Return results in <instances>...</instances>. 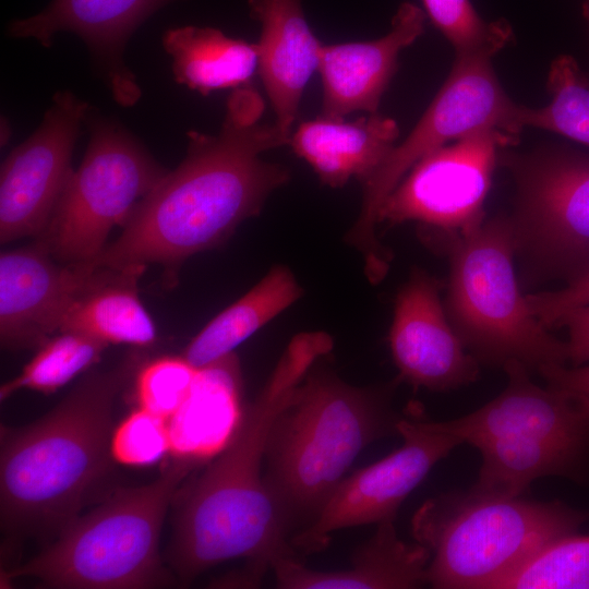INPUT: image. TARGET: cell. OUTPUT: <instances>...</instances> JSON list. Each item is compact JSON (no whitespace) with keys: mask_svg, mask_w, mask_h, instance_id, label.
I'll return each mask as SVG.
<instances>
[{"mask_svg":"<svg viewBox=\"0 0 589 589\" xmlns=\"http://www.w3.org/2000/svg\"><path fill=\"white\" fill-rule=\"evenodd\" d=\"M70 91L57 92L36 131L4 159L0 173V241L41 235L70 177L80 125L89 111Z\"/></svg>","mask_w":589,"mask_h":589,"instance_id":"obj_14","label":"cell"},{"mask_svg":"<svg viewBox=\"0 0 589 589\" xmlns=\"http://www.w3.org/2000/svg\"><path fill=\"white\" fill-rule=\"evenodd\" d=\"M432 24L455 49L456 57L495 56L514 33L506 20L485 21L471 0H422Z\"/></svg>","mask_w":589,"mask_h":589,"instance_id":"obj_28","label":"cell"},{"mask_svg":"<svg viewBox=\"0 0 589 589\" xmlns=\"http://www.w3.org/2000/svg\"><path fill=\"white\" fill-rule=\"evenodd\" d=\"M333 348L324 332L297 335L266 384L244 409L228 447L209 461L181 500L175 521L170 564L183 584L206 569L247 558L252 578L285 556H297L290 532L264 480L272 425L312 366Z\"/></svg>","mask_w":589,"mask_h":589,"instance_id":"obj_2","label":"cell"},{"mask_svg":"<svg viewBox=\"0 0 589 589\" xmlns=\"http://www.w3.org/2000/svg\"><path fill=\"white\" fill-rule=\"evenodd\" d=\"M484 129L421 158L383 202L377 224L414 221L441 247L474 232L484 223V202L500 154L518 142Z\"/></svg>","mask_w":589,"mask_h":589,"instance_id":"obj_12","label":"cell"},{"mask_svg":"<svg viewBox=\"0 0 589 589\" xmlns=\"http://www.w3.org/2000/svg\"><path fill=\"white\" fill-rule=\"evenodd\" d=\"M197 368L182 357H159L145 363L135 378L137 406L169 419L184 401Z\"/></svg>","mask_w":589,"mask_h":589,"instance_id":"obj_29","label":"cell"},{"mask_svg":"<svg viewBox=\"0 0 589 589\" xmlns=\"http://www.w3.org/2000/svg\"><path fill=\"white\" fill-rule=\"evenodd\" d=\"M398 137L397 122L377 112L354 121L320 115L300 123L291 132L288 145L323 184L341 188L352 178L361 183L369 179Z\"/></svg>","mask_w":589,"mask_h":589,"instance_id":"obj_21","label":"cell"},{"mask_svg":"<svg viewBox=\"0 0 589 589\" xmlns=\"http://www.w3.org/2000/svg\"><path fill=\"white\" fill-rule=\"evenodd\" d=\"M107 346L79 332H59L38 347L36 354L17 376L2 384L1 401L21 389L46 395L57 392L98 362Z\"/></svg>","mask_w":589,"mask_h":589,"instance_id":"obj_26","label":"cell"},{"mask_svg":"<svg viewBox=\"0 0 589 589\" xmlns=\"http://www.w3.org/2000/svg\"><path fill=\"white\" fill-rule=\"evenodd\" d=\"M581 12H582L584 17L588 22V27H589V0L584 1L582 7H581ZM587 74L589 77V73Z\"/></svg>","mask_w":589,"mask_h":589,"instance_id":"obj_34","label":"cell"},{"mask_svg":"<svg viewBox=\"0 0 589 589\" xmlns=\"http://www.w3.org/2000/svg\"><path fill=\"white\" fill-rule=\"evenodd\" d=\"M171 462L153 482L116 491L77 516L37 556L8 576L32 577L47 588L139 589L169 582L158 543L180 483L200 466Z\"/></svg>","mask_w":589,"mask_h":589,"instance_id":"obj_7","label":"cell"},{"mask_svg":"<svg viewBox=\"0 0 589 589\" xmlns=\"http://www.w3.org/2000/svg\"><path fill=\"white\" fill-rule=\"evenodd\" d=\"M449 261L445 309L466 349L490 366L517 361L530 372L566 364V341L550 333L522 294L514 261L509 216H497L471 235L442 247Z\"/></svg>","mask_w":589,"mask_h":589,"instance_id":"obj_8","label":"cell"},{"mask_svg":"<svg viewBox=\"0 0 589 589\" xmlns=\"http://www.w3.org/2000/svg\"><path fill=\"white\" fill-rule=\"evenodd\" d=\"M161 41L172 58L177 83L204 96L244 86L259 70L256 43L228 37L217 28H171Z\"/></svg>","mask_w":589,"mask_h":589,"instance_id":"obj_23","label":"cell"},{"mask_svg":"<svg viewBox=\"0 0 589 589\" xmlns=\"http://www.w3.org/2000/svg\"><path fill=\"white\" fill-rule=\"evenodd\" d=\"M301 293L288 267H273L244 296L211 320L189 342L183 357L201 368L232 353L241 342L293 304Z\"/></svg>","mask_w":589,"mask_h":589,"instance_id":"obj_24","label":"cell"},{"mask_svg":"<svg viewBox=\"0 0 589 589\" xmlns=\"http://www.w3.org/2000/svg\"><path fill=\"white\" fill-rule=\"evenodd\" d=\"M144 271H122L79 299L65 315L60 332L74 330L108 344L147 347L156 340V327L137 294Z\"/></svg>","mask_w":589,"mask_h":589,"instance_id":"obj_25","label":"cell"},{"mask_svg":"<svg viewBox=\"0 0 589 589\" xmlns=\"http://www.w3.org/2000/svg\"><path fill=\"white\" fill-rule=\"evenodd\" d=\"M89 142L73 171L39 243L61 263L93 261L117 225L167 175L118 122L89 109Z\"/></svg>","mask_w":589,"mask_h":589,"instance_id":"obj_11","label":"cell"},{"mask_svg":"<svg viewBox=\"0 0 589 589\" xmlns=\"http://www.w3.org/2000/svg\"><path fill=\"white\" fill-rule=\"evenodd\" d=\"M555 327L568 330V361L573 366L589 362V304L576 308L564 314Z\"/></svg>","mask_w":589,"mask_h":589,"instance_id":"obj_32","label":"cell"},{"mask_svg":"<svg viewBox=\"0 0 589 589\" xmlns=\"http://www.w3.org/2000/svg\"><path fill=\"white\" fill-rule=\"evenodd\" d=\"M440 286L433 276L416 269L397 293L388 335L400 378L432 392L471 384L480 373V363L448 318Z\"/></svg>","mask_w":589,"mask_h":589,"instance_id":"obj_16","label":"cell"},{"mask_svg":"<svg viewBox=\"0 0 589 589\" xmlns=\"http://www.w3.org/2000/svg\"><path fill=\"white\" fill-rule=\"evenodd\" d=\"M127 359L86 376L50 412L2 436L0 509L11 533H58L108 472L115 399L134 368Z\"/></svg>","mask_w":589,"mask_h":589,"instance_id":"obj_3","label":"cell"},{"mask_svg":"<svg viewBox=\"0 0 589 589\" xmlns=\"http://www.w3.org/2000/svg\"><path fill=\"white\" fill-rule=\"evenodd\" d=\"M490 57H455L444 84L407 137L363 183L358 218L347 235L364 259L371 281L381 280L390 256L376 237L378 211L406 173L428 154L477 131L498 129L519 137L522 106L503 89Z\"/></svg>","mask_w":589,"mask_h":589,"instance_id":"obj_9","label":"cell"},{"mask_svg":"<svg viewBox=\"0 0 589 589\" xmlns=\"http://www.w3.org/2000/svg\"><path fill=\"white\" fill-rule=\"evenodd\" d=\"M39 243L0 256V338L11 349L40 347L74 303L121 274L93 264H58Z\"/></svg>","mask_w":589,"mask_h":589,"instance_id":"obj_15","label":"cell"},{"mask_svg":"<svg viewBox=\"0 0 589 589\" xmlns=\"http://www.w3.org/2000/svg\"><path fill=\"white\" fill-rule=\"evenodd\" d=\"M241 386L233 352L197 368L188 396L167 419L171 458L202 466L228 447L244 414Z\"/></svg>","mask_w":589,"mask_h":589,"instance_id":"obj_20","label":"cell"},{"mask_svg":"<svg viewBox=\"0 0 589 589\" xmlns=\"http://www.w3.org/2000/svg\"><path fill=\"white\" fill-rule=\"evenodd\" d=\"M538 373L549 386L576 393L589 400V364L577 366L546 365L541 368Z\"/></svg>","mask_w":589,"mask_h":589,"instance_id":"obj_33","label":"cell"},{"mask_svg":"<svg viewBox=\"0 0 589 589\" xmlns=\"http://www.w3.org/2000/svg\"><path fill=\"white\" fill-rule=\"evenodd\" d=\"M500 164L515 183L516 255L546 279L567 284L589 273V153L565 143L504 148Z\"/></svg>","mask_w":589,"mask_h":589,"instance_id":"obj_10","label":"cell"},{"mask_svg":"<svg viewBox=\"0 0 589 589\" xmlns=\"http://www.w3.org/2000/svg\"><path fill=\"white\" fill-rule=\"evenodd\" d=\"M503 370L505 388L464 417L433 426L476 447L482 457L474 489L525 495L532 482L562 477L589 481V400L561 388L541 387L517 361Z\"/></svg>","mask_w":589,"mask_h":589,"instance_id":"obj_5","label":"cell"},{"mask_svg":"<svg viewBox=\"0 0 589 589\" xmlns=\"http://www.w3.org/2000/svg\"><path fill=\"white\" fill-rule=\"evenodd\" d=\"M397 431L402 445L344 478L314 521L291 538L296 552L311 554L324 550L336 530L394 519L401 503L430 470L462 444L436 430L432 421L401 418Z\"/></svg>","mask_w":589,"mask_h":589,"instance_id":"obj_13","label":"cell"},{"mask_svg":"<svg viewBox=\"0 0 589 589\" xmlns=\"http://www.w3.org/2000/svg\"><path fill=\"white\" fill-rule=\"evenodd\" d=\"M430 558L419 542L402 541L389 518L357 549L348 569L313 570L294 556L276 560L272 568L277 586L285 589H410L428 585Z\"/></svg>","mask_w":589,"mask_h":589,"instance_id":"obj_22","label":"cell"},{"mask_svg":"<svg viewBox=\"0 0 589 589\" xmlns=\"http://www.w3.org/2000/svg\"><path fill=\"white\" fill-rule=\"evenodd\" d=\"M425 13L412 2L399 5L389 31L373 40L323 45L317 72L322 79V113H376L398 69L400 52L424 32Z\"/></svg>","mask_w":589,"mask_h":589,"instance_id":"obj_18","label":"cell"},{"mask_svg":"<svg viewBox=\"0 0 589 589\" xmlns=\"http://www.w3.org/2000/svg\"><path fill=\"white\" fill-rule=\"evenodd\" d=\"M589 512L561 501L538 502L466 491L426 500L414 513L411 532L431 558L428 585L436 589H496L554 542L579 533Z\"/></svg>","mask_w":589,"mask_h":589,"instance_id":"obj_6","label":"cell"},{"mask_svg":"<svg viewBox=\"0 0 589 589\" xmlns=\"http://www.w3.org/2000/svg\"><path fill=\"white\" fill-rule=\"evenodd\" d=\"M248 3L251 16L261 24L257 71L275 113L274 122L290 137L324 44L308 24L301 0H248Z\"/></svg>","mask_w":589,"mask_h":589,"instance_id":"obj_19","label":"cell"},{"mask_svg":"<svg viewBox=\"0 0 589 589\" xmlns=\"http://www.w3.org/2000/svg\"><path fill=\"white\" fill-rule=\"evenodd\" d=\"M389 392L306 374L275 419L264 480L289 530L317 517L352 461L373 441L397 433Z\"/></svg>","mask_w":589,"mask_h":589,"instance_id":"obj_4","label":"cell"},{"mask_svg":"<svg viewBox=\"0 0 589 589\" xmlns=\"http://www.w3.org/2000/svg\"><path fill=\"white\" fill-rule=\"evenodd\" d=\"M256 91L233 93L217 134L188 133L185 158L134 207L120 237L93 261L113 269L178 266L224 242L290 179L262 154L288 145L275 122L262 121Z\"/></svg>","mask_w":589,"mask_h":589,"instance_id":"obj_1","label":"cell"},{"mask_svg":"<svg viewBox=\"0 0 589 589\" xmlns=\"http://www.w3.org/2000/svg\"><path fill=\"white\" fill-rule=\"evenodd\" d=\"M176 0H52L46 9L9 24L14 38H33L50 47L56 34L71 32L86 44L115 100L133 106L141 88L123 51L131 34L151 14Z\"/></svg>","mask_w":589,"mask_h":589,"instance_id":"obj_17","label":"cell"},{"mask_svg":"<svg viewBox=\"0 0 589 589\" xmlns=\"http://www.w3.org/2000/svg\"><path fill=\"white\" fill-rule=\"evenodd\" d=\"M170 452L167 420L143 408L131 411L112 430L110 454L113 461L130 467H146Z\"/></svg>","mask_w":589,"mask_h":589,"instance_id":"obj_30","label":"cell"},{"mask_svg":"<svg viewBox=\"0 0 589 589\" xmlns=\"http://www.w3.org/2000/svg\"><path fill=\"white\" fill-rule=\"evenodd\" d=\"M546 88L551 101L541 108L522 106L524 127H532L563 135L589 146V77L577 60L563 55L549 69Z\"/></svg>","mask_w":589,"mask_h":589,"instance_id":"obj_27","label":"cell"},{"mask_svg":"<svg viewBox=\"0 0 589 589\" xmlns=\"http://www.w3.org/2000/svg\"><path fill=\"white\" fill-rule=\"evenodd\" d=\"M534 316L549 329L567 312L589 304V273L556 290L527 294Z\"/></svg>","mask_w":589,"mask_h":589,"instance_id":"obj_31","label":"cell"}]
</instances>
